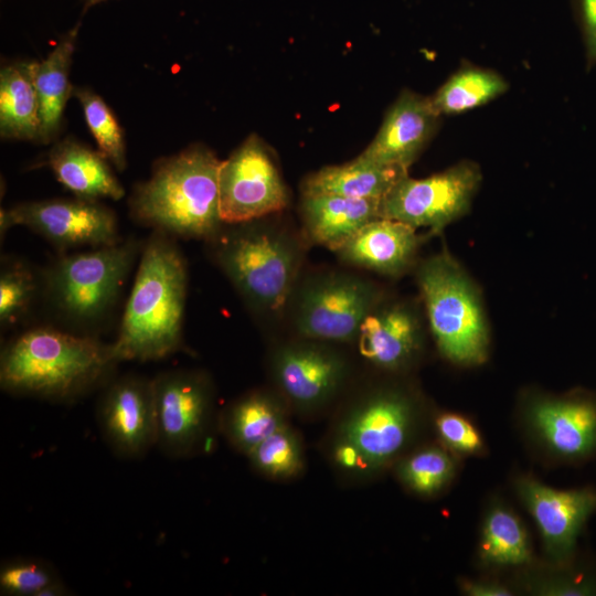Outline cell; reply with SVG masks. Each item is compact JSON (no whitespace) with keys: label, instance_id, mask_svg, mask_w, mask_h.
Returning a JSON list of instances; mask_svg holds the SVG:
<instances>
[{"label":"cell","instance_id":"cell-28","mask_svg":"<svg viewBox=\"0 0 596 596\" xmlns=\"http://www.w3.org/2000/svg\"><path fill=\"white\" fill-rule=\"evenodd\" d=\"M507 89V81L497 72L464 66L437 89L430 100L440 115H455L485 105Z\"/></svg>","mask_w":596,"mask_h":596},{"label":"cell","instance_id":"cell-30","mask_svg":"<svg viewBox=\"0 0 596 596\" xmlns=\"http://www.w3.org/2000/svg\"><path fill=\"white\" fill-rule=\"evenodd\" d=\"M41 295L40 273L22 259L6 257L0 269V324L7 329L21 321Z\"/></svg>","mask_w":596,"mask_h":596},{"label":"cell","instance_id":"cell-19","mask_svg":"<svg viewBox=\"0 0 596 596\" xmlns=\"http://www.w3.org/2000/svg\"><path fill=\"white\" fill-rule=\"evenodd\" d=\"M423 235L403 222L379 217L364 225L334 254L349 267L398 277L414 264Z\"/></svg>","mask_w":596,"mask_h":596},{"label":"cell","instance_id":"cell-10","mask_svg":"<svg viewBox=\"0 0 596 596\" xmlns=\"http://www.w3.org/2000/svg\"><path fill=\"white\" fill-rule=\"evenodd\" d=\"M157 447L170 459L200 454L215 421V386L200 369H171L152 377Z\"/></svg>","mask_w":596,"mask_h":596},{"label":"cell","instance_id":"cell-13","mask_svg":"<svg viewBox=\"0 0 596 596\" xmlns=\"http://www.w3.org/2000/svg\"><path fill=\"white\" fill-rule=\"evenodd\" d=\"M289 204L287 187L270 149L253 134L221 162L219 206L224 224L264 219Z\"/></svg>","mask_w":596,"mask_h":596},{"label":"cell","instance_id":"cell-27","mask_svg":"<svg viewBox=\"0 0 596 596\" xmlns=\"http://www.w3.org/2000/svg\"><path fill=\"white\" fill-rule=\"evenodd\" d=\"M457 468V456L441 444L425 445L406 453L395 464V473L409 492L432 498L451 483Z\"/></svg>","mask_w":596,"mask_h":596},{"label":"cell","instance_id":"cell-11","mask_svg":"<svg viewBox=\"0 0 596 596\" xmlns=\"http://www.w3.org/2000/svg\"><path fill=\"white\" fill-rule=\"evenodd\" d=\"M521 424L529 440L552 461L573 465L596 457V392L528 395Z\"/></svg>","mask_w":596,"mask_h":596},{"label":"cell","instance_id":"cell-20","mask_svg":"<svg viewBox=\"0 0 596 596\" xmlns=\"http://www.w3.org/2000/svg\"><path fill=\"white\" fill-rule=\"evenodd\" d=\"M380 202L332 194L302 195L300 232L308 245L336 253L364 225L380 217Z\"/></svg>","mask_w":596,"mask_h":596},{"label":"cell","instance_id":"cell-26","mask_svg":"<svg viewBox=\"0 0 596 596\" xmlns=\"http://www.w3.org/2000/svg\"><path fill=\"white\" fill-rule=\"evenodd\" d=\"M39 100L29 63H14L0 71V135L11 140H39Z\"/></svg>","mask_w":596,"mask_h":596},{"label":"cell","instance_id":"cell-31","mask_svg":"<svg viewBox=\"0 0 596 596\" xmlns=\"http://www.w3.org/2000/svg\"><path fill=\"white\" fill-rule=\"evenodd\" d=\"M72 96L76 97L82 106L85 121L97 142L98 151L118 171H124L127 166L125 140L111 109L100 96L88 88L74 87Z\"/></svg>","mask_w":596,"mask_h":596},{"label":"cell","instance_id":"cell-4","mask_svg":"<svg viewBox=\"0 0 596 596\" xmlns=\"http://www.w3.org/2000/svg\"><path fill=\"white\" fill-rule=\"evenodd\" d=\"M264 219L224 224L205 244L245 306L256 316L278 318L301 277L308 243L301 232Z\"/></svg>","mask_w":596,"mask_h":596},{"label":"cell","instance_id":"cell-3","mask_svg":"<svg viewBox=\"0 0 596 596\" xmlns=\"http://www.w3.org/2000/svg\"><path fill=\"white\" fill-rule=\"evenodd\" d=\"M418 394L398 382L370 386L342 409L328 439V455L343 477L369 480L406 454L424 424Z\"/></svg>","mask_w":596,"mask_h":596},{"label":"cell","instance_id":"cell-32","mask_svg":"<svg viewBox=\"0 0 596 596\" xmlns=\"http://www.w3.org/2000/svg\"><path fill=\"white\" fill-rule=\"evenodd\" d=\"M571 562L553 564L547 568L528 570L524 589L538 596H595L596 573Z\"/></svg>","mask_w":596,"mask_h":596},{"label":"cell","instance_id":"cell-23","mask_svg":"<svg viewBox=\"0 0 596 596\" xmlns=\"http://www.w3.org/2000/svg\"><path fill=\"white\" fill-rule=\"evenodd\" d=\"M81 22L65 33L40 62H30L29 68L39 100L40 132L38 142L51 143L61 130L63 111L73 88L70 82L72 56L75 51Z\"/></svg>","mask_w":596,"mask_h":596},{"label":"cell","instance_id":"cell-15","mask_svg":"<svg viewBox=\"0 0 596 596\" xmlns=\"http://www.w3.org/2000/svg\"><path fill=\"white\" fill-rule=\"evenodd\" d=\"M96 422L115 456L123 459L143 457L157 446L152 377L136 373L115 375L102 387Z\"/></svg>","mask_w":596,"mask_h":596},{"label":"cell","instance_id":"cell-17","mask_svg":"<svg viewBox=\"0 0 596 596\" xmlns=\"http://www.w3.org/2000/svg\"><path fill=\"white\" fill-rule=\"evenodd\" d=\"M353 344L373 369L391 375L406 373L419 360L424 347L417 306L384 297L361 323Z\"/></svg>","mask_w":596,"mask_h":596},{"label":"cell","instance_id":"cell-29","mask_svg":"<svg viewBox=\"0 0 596 596\" xmlns=\"http://www.w3.org/2000/svg\"><path fill=\"white\" fill-rule=\"evenodd\" d=\"M246 457L255 471L275 480L296 478L305 469L302 441L289 424L260 441Z\"/></svg>","mask_w":596,"mask_h":596},{"label":"cell","instance_id":"cell-1","mask_svg":"<svg viewBox=\"0 0 596 596\" xmlns=\"http://www.w3.org/2000/svg\"><path fill=\"white\" fill-rule=\"evenodd\" d=\"M118 364L111 342L39 326L2 347L0 386L14 396L71 404L106 385Z\"/></svg>","mask_w":596,"mask_h":596},{"label":"cell","instance_id":"cell-34","mask_svg":"<svg viewBox=\"0 0 596 596\" xmlns=\"http://www.w3.org/2000/svg\"><path fill=\"white\" fill-rule=\"evenodd\" d=\"M434 428L439 443L456 456H479L485 453L482 435L476 425L461 414H437Z\"/></svg>","mask_w":596,"mask_h":596},{"label":"cell","instance_id":"cell-5","mask_svg":"<svg viewBox=\"0 0 596 596\" xmlns=\"http://www.w3.org/2000/svg\"><path fill=\"white\" fill-rule=\"evenodd\" d=\"M221 162L202 145L161 158L150 178L132 190L131 219L174 238L210 241L224 226L219 206Z\"/></svg>","mask_w":596,"mask_h":596},{"label":"cell","instance_id":"cell-38","mask_svg":"<svg viewBox=\"0 0 596 596\" xmlns=\"http://www.w3.org/2000/svg\"><path fill=\"white\" fill-rule=\"evenodd\" d=\"M105 1H107V0H82L83 13H85L92 7H94V6L98 4V3L105 2Z\"/></svg>","mask_w":596,"mask_h":596},{"label":"cell","instance_id":"cell-7","mask_svg":"<svg viewBox=\"0 0 596 596\" xmlns=\"http://www.w3.org/2000/svg\"><path fill=\"white\" fill-rule=\"evenodd\" d=\"M416 280L439 353L462 366L482 364L489 354V329L473 281L448 254L422 262Z\"/></svg>","mask_w":596,"mask_h":596},{"label":"cell","instance_id":"cell-37","mask_svg":"<svg viewBox=\"0 0 596 596\" xmlns=\"http://www.w3.org/2000/svg\"><path fill=\"white\" fill-rule=\"evenodd\" d=\"M70 592L67 585H65L62 578H58L44 587L39 596H66L72 594Z\"/></svg>","mask_w":596,"mask_h":596},{"label":"cell","instance_id":"cell-24","mask_svg":"<svg viewBox=\"0 0 596 596\" xmlns=\"http://www.w3.org/2000/svg\"><path fill=\"white\" fill-rule=\"evenodd\" d=\"M405 174L406 168L383 164L359 155L350 162L327 166L308 175L302 182L301 193L382 200Z\"/></svg>","mask_w":596,"mask_h":596},{"label":"cell","instance_id":"cell-36","mask_svg":"<svg viewBox=\"0 0 596 596\" xmlns=\"http://www.w3.org/2000/svg\"><path fill=\"white\" fill-rule=\"evenodd\" d=\"M460 590L468 596H510L513 590L507 584L493 578L459 581Z\"/></svg>","mask_w":596,"mask_h":596},{"label":"cell","instance_id":"cell-18","mask_svg":"<svg viewBox=\"0 0 596 596\" xmlns=\"http://www.w3.org/2000/svg\"><path fill=\"white\" fill-rule=\"evenodd\" d=\"M439 116L430 97L403 91L361 156L408 169L435 135Z\"/></svg>","mask_w":596,"mask_h":596},{"label":"cell","instance_id":"cell-2","mask_svg":"<svg viewBox=\"0 0 596 596\" xmlns=\"http://www.w3.org/2000/svg\"><path fill=\"white\" fill-rule=\"evenodd\" d=\"M188 283V265L177 238L152 231L142 245L111 342L119 363L158 361L182 349Z\"/></svg>","mask_w":596,"mask_h":596},{"label":"cell","instance_id":"cell-14","mask_svg":"<svg viewBox=\"0 0 596 596\" xmlns=\"http://www.w3.org/2000/svg\"><path fill=\"white\" fill-rule=\"evenodd\" d=\"M19 225L45 238L61 253L121 241L115 213L99 201L77 196L22 202L1 209V236Z\"/></svg>","mask_w":596,"mask_h":596},{"label":"cell","instance_id":"cell-22","mask_svg":"<svg viewBox=\"0 0 596 596\" xmlns=\"http://www.w3.org/2000/svg\"><path fill=\"white\" fill-rule=\"evenodd\" d=\"M289 407L274 390L254 389L227 404L219 415V430L247 456L260 441L288 425Z\"/></svg>","mask_w":596,"mask_h":596},{"label":"cell","instance_id":"cell-6","mask_svg":"<svg viewBox=\"0 0 596 596\" xmlns=\"http://www.w3.org/2000/svg\"><path fill=\"white\" fill-rule=\"evenodd\" d=\"M143 243L135 238L61 253L41 273V295L61 328L97 337L113 315Z\"/></svg>","mask_w":596,"mask_h":596},{"label":"cell","instance_id":"cell-12","mask_svg":"<svg viewBox=\"0 0 596 596\" xmlns=\"http://www.w3.org/2000/svg\"><path fill=\"white\" fill-rule=\"evenodd\" d=\"M480 182V168L467 160L423 179L405 174L381 200L380 217L438 233L467 213Z\"/></svg>","mask_w":596,"mask_h":596},{"label":"cell","instance_id":"cell-9","mask_svg":"<svg viewBox=\"0 0 596 596\" xmlns=\"http://www.w3.org/2000/svg\"><path fill=\"white\" fill-rule=\"evenodd\" d=\"M267 363L275 391L290 411L304 415L329 406L351 373L350 361L339 344L297 336L274 345Z\"/></svg>","mask_w":596,"mask_h":596},{"label":"cell","instance_id":"cell-8","mask_svg":"<svg viewBox=\"0 0 596 596\" xmlns=\"http://www.w3.org/2000/svg\"><path fill=\"white\" fill-rule=\"evenodd\" d=\"M384 297L377 284L358 274L321 270L299 278L286 315L297 337L353 344L361 323Z\"/></svg>","mask_w":596,"mask_h":596},{"label":"cell","instance_id":"cell-16","mask_svg":"<svg viewBox=\"0 0 596 596\" xmlns=\"http://www.w3.org/2000/svg\"><path fill=\"white\" fill-rule=\"evenodd\" d=\"M514 489L539 529L547 562L573 561L579 536L596 512V489H556L531 475L519 476Z\"/></svg>","mask_w":596,"mask_h":596},{"label":"cell","instance_id":"cell-35","mask_svg":"<svg viewBox=\"0 0 596 596\" xmlns=\"http://www.w3.org/2000/svg\"><path fill=\"white\" fill-rule=\"evenodd\" d=\"M576 12L589 66L596 65V0H576Z\"/></svg>","mask_w":596,"mask_h":596},{"label":"cell","instance_id":"cell-21","mask_svg":"<svg viewBox=\"0 0 596 596\" xmlns=\"http://www.w3.org/2000/svg\"><path fill=\"white\" fill-rule=\"evenodd\" d=\"M45 163L56 180L77 198L117 201L125 195L109 161L99 151L73 138L56 141L49 150Z\"/></svg>","mask_w":596,"mask_h":596},{"label":"cell","instance_id":"cell-33","mask_svg":"<svg viewBox=\"0 0 596 596\" xmlns=\"http://www.w3.org/2000/svg\"><path fill=\"white\" fill-rule=\"evenodd\" d=\"M61 578L56 568L39 557H14L0 566V594L39 596L49 584Z\"/></svg>","mask_w":596,"mask_h":596},{"label":"cell","instance_id":"cell-25","mask_svg":"<svg viewBox=\"0 0 596 596\" xmlns=\"http://www.w3.org/2000/svg\"><path fill=\"white\" fill-rule=\"evenodd\" d=\"M478 560L487 568L529 567L533 561L531 539L520 517L505 503H491L483 517Z\"/></svg>","mask_w":596,"mask_h":596}]
</instances>
